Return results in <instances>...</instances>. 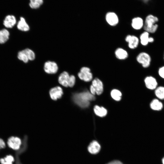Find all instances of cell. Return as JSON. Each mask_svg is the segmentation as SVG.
<instances>
[{
    "label": "cell",
    "instance_id": "obj_1",
    "mask_svg": "<svg viewBox=\"0 0 164 164\" xmlns=\"http://www.w3.org/2000/svg\"><path fill=\"white\" fill-rule=\"evenodd\" d=\"M73 99L75 102L82 108H86L90 105V101L94 100V95L89 92H84L75 94Z\"/></svg>",
    "mask_w": 164,
    "mask_h": 164
},
{
    "label": "cell",
    "instance_id": "obj_2",
    "mask_svg": "<svg viewBox=\"0 0 164 164\" xmlns=\"http://www.w3.org/2000/svg\"><path fill=\"white\" fill-rule=\"evenodd\" d=\"M158 21V18L156 16L152 14L147 15L144 22L143 27L145 31L149 33H155L158 28L156 23Z\"/></svg>",
    "mask_w": 164,
    "mask_h": 164
},
{
    "label": "cell",
    "instance_id": "obj_3",
    "mask_svg": "<svg viewBox=\"0 0 164 164\" xmlns=\"http://www.w3.org/2000/svg\"><path fill=\"white\" fill-rule=\"evenodd\" d=\"M7 144L9 148L18 151L20 149L22 142L20 138L15 136H11L8 138Z\"/></svg>",
    "mask_w": 164,
    "mask_h": 164
},
{
    "label": "cell",
    "instance_id": "obj_4",
    "mask_svg": "<svg viewBox=\"0 0 164 164\" xmlns=\"http://www.w3.org/2000/svg\"><path fill=\"white\" fill-rule=\"evenodd\" d=\"M136 59L137 61L144 68H147L150 64L151 57L147 53L142 52L140 53L137 56Z\"/></svg>",
    "mask_w": 164,
    "mask_h": 164
},
{
    "label": "cell",
    "instance_id": "obj_5",
    "mask_svg": "<svg viewBox=\"0 0 164 164\" xmlns=\"http://www.w3.org/2000/svg\"><path fill=\"white\" fill-rule=\"evenodd\" d=\"M79 78L84 81L89 82L91 81L93 78V75L91 72L90 69L87 67H84L80 69L78 73Z\"/></svg>",
    "mask_w": 164,
    "mask_h": 164
},
{
    "label": "cell",
    "instance_id": "obj_6",
    "mask_svg": "<svg viewBox=\"0 0 164 164\" xmlns=\"http://www.w3.org/2000/svg\"><path fill=\"white\" fill-rule=\"evenodd\" d=\"M44 70L47 73L53 74L56 73L58 70V66L55 62L48 61L44 65Z\"/></svg>",
    "mask_w": 164,
    "mask_h": 164
},
{
    "label": "cell",
    "instance_id": "obj_7",
    "mask_svg": "<svg viewBox=\"0 0 164 164\" xmlns=\"http://www.w3.org/2000/svg\"><path fill=\"white\" fill-rule=\"evenodd\" d=\"M125 41L128 43L129 48L132 49L136 48L139 42V40L137 37L130 35L126 36Z\"/></svg>",
    "mask_w": 164,
    "mask_h": 164
},
{
    "label": "cell",
    "instance_id": "obj_8",
    "mask_svg": "<svg viewBox=\"0 0 164 164\" xmlns=\"http://www.w3.org/2000/svg\"><path fill=\"white\" fill-rule=\"evenodd\" d=\"M106 20L110 26H114L118 24L119 19L117 15L113 12H108L105 16Z\"/></svg>",
    "mask_w": 164,
    "mask_h": 164
},
{
    "label": "cell",
    "instance_id": "obj_9",
    "mask_svg": "<svg viewBox=\"0 0 164 164\" xmlns=\"http://www.w3.org/2000/svg\"><path fill=\"white\" fill-rule=\"evenodd\" d=\"M50 94L51 98L53 100H56L60 98L63 94L62 88L59 86L53 87L50 91Z\"/></svg>",
    "mask_w": 164,
    "mask_h": 164
},
{
    "label": "cell",
    "instance_id": "obj_10",
    "mask_svg": "<svg viewBox=\"0 0 164 164\" xmlns=\"http://www.w3.org/2000/svg\"><path fill=\"white\" fill-rule=\"evenodd\" d=\"M144 82L146 87L149 89L153 90L157 87L158 83L155 78L149 76L145 77Z\"/></svg>",
    "mask_w": 164,
    "mask_h": 164
},
{
    "label": "cell",
    "instance_id": "obj_11",
    "mask_svg": "<svg viewBox=\"0 0 164 164\" xmlns=\"http://www.w3.org/2000/svg\"><path fill=\"white\" fill-rule=\"evenodd\" d=\"M154 39L152 37H150L149 33L144 31L140 35V41L142 45L145 46L149 43H152Z\"/></svg>",
    "mask_w": 164,
    "mask_h": 164
},
{
    "label": "cell",
    "instance_id": "obj_12",
    "mask_svg": "<svg viewBox=\"0 0 164 164\" xmlns=\"http://www.w3.org/2000/svg\"><path fill=\"white\" fill-rule=\"evenodd\" d=\"M101 145L97 141L94 140L91 142L88 145L87 150L89 152L92 154H97L101 149Z\"/></svg>",
    "mask_w": 164,
    "mask_h": 164
},
{
    "label": "cell",
    "instance_id": "obj_13",
    "mask_svg": "<svg viewBox=\"0 0 164 164\" xmlns=\"http://www.w3.org/2000/svg\"><path fill=\"white\" fill-rule=\"evenodd\" d=\"M92 85L95 90L96 94L99 95L102 93L103 91V84L99 79L96 78L94 79L92 82Z\"/></svg>",
    "mask_w": 164,
    "mask_h": 164
},
{
    "label": "cell",
    "instance_id": "obj_14",
    "mask_svg": "<svg viewBox=\"0 0 164 164\" xmlns=\"http://www.w3.org/2000/svg\"><path fill=\"white\" fill-rule=\"evenodd\" d=\"M16 22V18L14 16L8 15L5 18L3 23L6 27L12 28L15 25Z\"/></svg>",
    "mask_w": 164,
    "mask_h": 164
},
{
    "label": "cell",
    "instance_id": "obj_15",
    "mask_svg": "<svg viewBox=\"0 0 164 164\" xmlns=\"http://www.w3.org/2000/svg\"><path fill=\"white\" fill-rule=\"evenodd\" d=\"M70 76L67 72L66 71L63 72L59 77V82L60 84L65 87H68Z\"/></svg>",
    "mask_w": 164,
    "mask_h": 164
},
{
    "label": "cell",
    "instance_id": "obj_16",
    "mask_svg": "<svg viewBox=\"0 0 164 164\" xmlns=\"http://www.w3.org/2000/svg\"><path fill=\"white\" fill-rule=\"evenodd\" d=\"M144 23V21L141 18L136 17L132 19L131 25L133 29L138 30L143 27Z\"/></svg>",
    "mask_w": 164,
    "mask_h": 164
},
{
    "label": "cell",
    "instance_id": "obj_17",
    "mask_svg": "<svg viewBox=\"0 0 164 164\" xmlns=\"http://www.w3.org/2000/svg\"><path fill=\"white\" fill-rule=\"evenodd\" d=\"M114 53L116 57L120 60H125L128 56V53L127 51L121 48H117Z\"/></svg>",
    "mask_w": 164,
    "mask_h": 164
},
{
    "label": "cell",
    "instance_id": "obj_18",
    "mask_svg": "<svg viewBox=\"0 0 164 164\" xmlns=\"http://www.w3.org/2000/svg\"><path fill=\"white\" fill-rule=\"evenodd\" d=\"M150 108L152 110L155 111H159L163 108V105L158 99L153 100L150 104Z\"/></svg>",
    "mask_w": 164,
    "mask_h": 164
},
{
    "label": "cell",
    "instance_id": "obj_19",
    "mask_svg": "<svg viewBox=\"0 0 164 164\" xmlns=\"http://www.w3.org/2000/svg\"><path fill=\"white\" fill-rule=\"evenodd\" d=\"M17 27L18 29L22 31L26 32L29 29V27L26 22L25 19L23 17L20 18L18 22Z\"/></svg>",
    "mask_w": 164,
    "mask_h": 164
},
{
    "label": "cell",
    "instance_id": "obj_20",
    "mask_svg": "<svg viewBox=\"0 0 164 164\" xmlns=\"http://www.w3.org/2000/svg\"><path fill=\"white\" fill-rule=\"evenodd\" d=\"M9 33L5 29L0 30V43L3 44L6 42L9 38Z\"/></svg>",
    "mask_w": 164,
    "mask_h": 164
},
{
    "label": "cell",
    "instance_id": "obj_21",
    "mask_svg": "<svg viewBox=\"0 0 164 164\" xmlns=\"http://www.w3.org/2000/svg\"><path fill=\"white\" fill-rule=\"evenodd\" d=\"M94 110L95 114L100 117H103L107 114V110L103 107L96 105L94 108Z\"/></svg>",
    "mask_w": 164,
    "mask_h": 164
},
{
    "label": "cell",
    "instance_id": "obj_22",
    "mask_svg": "<svg viewBox=\"0 0 164 164\" xmlns=\"http://www.w3.org/2000/svg\"><path fill=\"white\" fill-rule=\"evenodd\" d=\"M15 161L14 157L11 155H7L4 157L0 159L1 164H13Z\"/></svg>",
    "mask_w": 164,
    "mask_h": 164
},
{
    "label": "cell",
    "instance_id": "obj_23",
    "mask_svg": "<svg viewBox=\"0 0 164 164\" xmlns=\"http://www.w3.org/2000/svg\"><path fill=\"white\" fill-rule=\"evenodd\" d=\"M155 94L157 98L160 100L164 99V87L160 86L155 89Z\"/></svg>",
    "mask_w": 164,
    "mask_h": 164
},
{
    "label": "cell",
    "instance_id": "obj_24",
    "mask_svg": "<svg viewBox=\"0 0 164 164\" xmlns=\"http://www.w3.org/2000/svg\"><path fill=\"white\" fill-rule=\"evenodd\" d=\"M29 6L33 9L39 8L43 2V0H29Z\"/></svg>",
    "mask_w": 164,
    "mask_h": 164
},
{
    "label": "cell",
    "instance_id": "obj_25",
    "mask_svg": "<svg viewBox=\"0 0 164 164\" xmlns=\"http://www.w3.org/2000/svg\"><path fill=\"white\" fill-rule=\"evenodd\" d=\"M111 95L112 98L114 100L117 101H120L121 98V93L118 90L114 89L111 92Z\"/></svg>",
    "mask_w": 164,
    "mask_h": 164
},
{
    "label": "cell",
    "instance_id": "obj_26",
    "mask_svg": "<svg viewBox=\"0 0 164 164\" xmlns=\"http://www.w3.org/2000/svg\"><path fill=\"white\" fill-rule=\"evenodd\" d=\"M23 50L27 55L29 60H33L35 59V54L32 50L29 48H26Z\"/></svg>",
    "mask_w": 164,
    "mask_h": 164
},
{
    "label": "cell",
    "instance_id": "obj_27",
    "mask_svg": "<svg viewBox=\"0 0 164 164\" xmlns=\"http://www.w3.org/2000/svg\"><path fill=\"white\" fill-rule=\"evenodd\" d=\"M18 57L19 60L23 61L25 63H27L29 60L27 55L23 50L19 52Z\"/></svg>",
    "mask_w": 164,
    "mask_h": 164
},
{
    "label": "cell",
    "instance_id": "obj_28",
    "mask_svg": "<svg viewBox=\"0 0 164 164\" xmlns=\"http://www.w3.org/2000/svg\"><path fill=\"white\" fill-rule=\"evenodd\" d=\"M75 82V77L73 75L70 76L68 83V87H73L74 85Z\"/></svg>",
    "mask_w": 164,
    "mask_h": 164
},
{
    "label": "cell",
    "instance_id": "obj_29",
    "mask_svg": "<svg viewBox=\"0 0 164 164\" xmlns=\"http://www.w3.org/2000/svg\"><path fill=\"white\" fill-rule=\"evenodd\" d=\"M158 73L159 76L164 79V66L160 67L158 70Z\"/></svg>",
    "mask_w": 164,
    "mask_h": 164
},
{
    "label": "cell",
    "instance_id": "obj_30",
    "mask_svg": "<svg viewBox=\"0 0 164 164\" xmlns=\"http://www.w3.org/2000/svg\"><path fill=\"white\" fill-rule=\"evenodd\" d=\"M6 144L5 141L0 138V150L5 148Z\"/></svg>",
    "mask_w": 164,
    "mask_h": 164
},
{
    "label": "cell",
    "instance_id": "obj_31",
    "mask_svg": "<svg viewBox=\"0 0 164 164\" xmlns=\"http://www.w3.org/2000/svg\"><path fill=\"white\" fill-rule=\"evenodd\" d=\"M107 164H123L122 162L119 160H114L112 161Z\"/></svg>",
    "mask_w": 164,
    "mask_h": 164
},
{
    "label": "cell",
    "instance_id": "obj_32",
    "mask_svg": "<svg viewBox=\"0 0 164 164\" xmlns=\"http://www.w3.org/2000/svg\"><path fill=\"white\" fill-rule=\"evenodd\" d=\"M90 91L91 93L92 94L94 95L95 94L96 92L95 90L94 87L92 85L90 87Z\"/></svg>",
    "mask_w": 164,
    "mask_h": 164
},
{
    "label": "cell",
    "instance_id": "obj_33",
    "mask_svg": "<svg viewBox=\"0 0 164 164\" xmlns=\"http://www.w3.org/2000/svg\"><path fill=\"white\" fill-rule=\"evenodd\" d=\"M162 162L163 164H164V157L162 159Z\"/></svg>",
    "mask_w": 164,
    "mask_h": 164
},
{
    "label": "cell",
    "instance_id": "obj_34",
    "mask_svg": "<svg viewBox=\"0 0 164 164\" xmlns=\"http://www.w3.org/2000/svg\"><path fill=\"white\" fill-rule=\"evenodd\" d=\"M149 0H143L144 2H148Z\"/></svg>",
    "mask_w": 164,
    "mask_h": 164
},
{
    "label": "cell",
    "instance_id": "obj_35",
    "mask_svg": "<svg viewBox=\"0 0 164 164\" xmlns=\"http://www.w3.org/2000/svg\"></svg>",
    "mask_w": 164,
    "mask_h": 164
}]
</instances>
